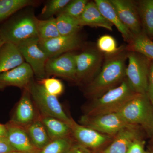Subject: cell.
<instances>
[{
    "label": "cell",
    "mask_w": 153,
    "mask_h": 153,
    "mask_svg": "<svg viewBox=\"0 0 153 153\" xmlns=\"http://www.w3.org/2000/svg\"><path fill=\"white\" fill-rule=\"evenodd\" d=\"M128 51L122 47L117 53L109 55L98 74L87 84L85 95L97 98L121 83L126 78Z\"/></svg>",
    "instance_id": "cell-1"
},
{
    "label": "cell",
    "mask_w": 153,
    "mask_h": 153,
    "mask_svg": "<svg viewBox=\"0 0 153 153\" xmlns=\"http://www.w3.org/2000/svg\"><path fill=\"white\" fill-rule=\"evenodd\" d=\"M137 94L126 78L118 86L93 99L85 115L95 116L117 113Z\"/></svg>",
    "instance_id": "cell-2"
},
{
    "label": "cell",
    "mask_w": 153,
    "mask_h": 153,
    "mask_svg": "<svg viewBox=\"0 0 153 153\" xmlns=\"http://www.w3.org/2000/svg\"><path fill=\"white\" fill-rule=\"evenodd\" d=\"M117 113L129 124L142 128L153 137V105L147 94H137Z\"/></svg>",
    "instance_id": "cell-3"
},
{
    "label": "cell",
    "mask_w": 153,
    "mask_h": 153,
    "mask_svg": "<svg viewBox=\"0 0 153 153\" xmlns=\"http://www.w3.org/2000/svg\"><path fill=\"white\" fill-rule=\"evenodd\" d=\"M36 20L37 18L31 14L11 19L0 28V38L4 43L18 46L30 39L38 38Z\"/></svg>",
    "instance_id": "cell-4"
},
{
    "label": "cell",
    "mask_w": 153,
    "mask_h": 153,
    "mask_svg": "<svg viewBox=\"0 0 153 153\" xmlns=\"http://www.w3.org/2000/svg\"><path fill=\"white\" fill-rule=\"evenodd\" d=\"M26 88L43 116L58 119L71 126L74 120L66 114L57 97L47 92L40 83L33 79Z\"/></svg>",
    "instance_id": "cell-5"
},
{
    "label": "cell",
    "mask_w": 153,
    "mask_h": 153,
    "mask_svg": "<svg viewBox=\"0 0 153 153\" xmlns=\"http://www.w3.org/2000/svg\"><path fill=\"white\" fill-rule=\"evenodd\" d=\"M127 60L126 75L129 83L136 93L147 94L151 60L140 53L131 51H128Z\"/></svg>",
    "instance_id": "cell-6"
},
{
    "label": "cell",
    "mask_w": 153,
    "mask_h": 153,
    "mask_svg": "<svg viewBox=\"0 0 153 153\" xmlns=\"http://www.w3.org/2000/svg\"><path fill=\"white\" fill-rule=\"evenodd\" d=\"M102 57V53L94 48L76 54V83L88 84L93 80L101 69Z\"/></svg>",
    "instance_id": "cell-7"
},
{
    "label": "cell",
    "mask_w": 153,
    "mask_h": 153,
    "mask_svg": "<svg viewBox=\"0 0 153 153\" xmlns=\"http://www.w3.org/2000/svg\"><path fill=\"white\" fill-rule=\"evenodd\" d=\"M80 123L82 125L110 136L116 135L124 129L140 127L129 124L118 113L95 116L85 115L81 118Z\"/></svg>",
    "instance_id": "cell-8"
},
{
    "label": "cell",
    "mask_w": 153,
    "mask_h": 153,
    "mask_svg": "<svg viewBox=\"0 0 153 153\" xmlns=\"http://www.w3.org/2000/svg\"><path fill=\"white\" fill-rule=\"evenodd\" d=\"M17 46L34 75L40 80L47 77L46 65L49 58L39 47L38 38L30 39Z\"/></svg>",
    "instance_id": "cell-9"
},
{
    "label": "cell",
    "mask_w": 153,
    "mask_h": 153,
    "mask_svg": "<svg viewBox=\"0 0 153 153\" xmlns=\"http://www.w3.org/2000/svg\"><path fill=\"white\" fill-rule=\"evenodd\" d=\"M75 55L73 52H69L49 58L46 65L47 77L59 76L76 82Z\"/></svg>",
    "instance_id": "cell-10"
},
{
    "label": "cell",
    "mask_w": 153,
    "mask_h": 153,
    "mask_svg": "<svg viewBox=\"0 0 153 153\" xmlns=\"http://www.w3.org/2000/svg\"><path fill=\"white\" fill-rule=\"evenodd\" d=\"M82 44V40L78 33L60 36L47 41H39V47L47 54L49 59L72 52L80 48Z\"/></svg>",
    "instance_id": "cell-11"
},
{
    "label": "cell",
    "mask_w": 153,
    "mask_h": 153,
    "mask_svg": "<svg viewBox=\"0 0 153 153\" xmlns=\"http://www.w3.org/2000/svg\"><path fill=\"white\" fill-rule=\"evenodd\" d=\"M114 7L120 21L134 35L143 32L137 4L130 0H110Z\"/></svg>",
    "instance_id": "cell-12"
},
{
    "label": "cell",
    "mask_w": 153,
    "mask_h": 153,
    "mask_svg": "<svg viewBox=\"0 0 153 153\" xmlns=\"http://www.w3.org/2000/svg\"><path fill=\"white\" fill-rule=\"evenodd\" d=\"M34 74L26 62L8 71L0 74V90L9 86L27 88L33 79Z\"/></svg>",
    "instance_id": "cell-13"
},
{
    "label": "cell",
    "mask_w": 153,
    "mask_h": 153,
    "mask_svg": "<svg viewBox=\"0 0 153 153\" xmlns=\"http://www.w3.org/2000/svg\"><path fill=\"white\" fill-rule=\"evenodd\" d=\"M71 132L81 145L86 147L98 148L110 139L111 136L104 134L74 121L71 126Z\"/></svg>",
    "instance_id": "cell-14"
},
{
    "label": "cell",
    "mask_w": 153,
    "mask_h": 153,
    "mask_svg": "<svg viewBox=\"0 0 153 153\" xmlns=\"http://www.w3.org/2000/svg\"><path fill=\"white\" fill-rule=\"evenodd\" d=\"M7 138L16 151L37 152L25 128L10 121L6 125Z\"/></svg>",
    "instance_id": "cell-15"
},
{
    "label": "cell",
    "mask_w": 153,
    "mask_h": 153,
    "mask_svg": "<svg viewBox=\"0 0 153 153\" xmlns=\"http://www.w3.org/2000/svg\"><path fill=\"white\" fill-rule=\"evenodd\" d=\"M35 117L36 114L32 97L27 89L25 88L11 121L26 128L36 120Z\"/></svg>",
    "instance_id": "cell-16"
},
{
    "label": "cell",
    "mask_w": 153,
    "mask_h": 153,
    "mask_svg": "<svg viewBox=\"0 0 153 153\" xmlns=\"http://www.w3.org/2000/svg\"><path fill=\"white\" fill-rule=\"evenodd\" d=\"M94 2L104 18L117 28L124 40L130 44L133 40L134 35L120 21L110 0H95Z\"/></svg>",
    "instance_id": "cell-17"
},
{
    "label": "cell",
    "mask_w": 153,
    "mask_h": 153,
    "mask_svg": "<svg viewBox=\"0 0 153 153\" xmlns=\"http://www.w3.org/2000/svg\"><path fill=\"white\" fill-rule=\"evenodd\" d=\"M78 19L81 27L88 26L104 28L111 31L113 30V26L102 16L94 2H88L85 10Z\"/></svg>",
    "instance_id": "cell-18"
},
{
    "label": "cell",
    "mask_w": 153,
    "mask_h": 153,
    "mask_svg": "<svg viewBox=\"0 0 153 153\" xmlns=\"http://www.w3.org/2000/svg\"><path fill=\"white\" fill-rule=\"evenodd\" d=\"M25 62L18 46L5 43L0 48V74L16 68Z\"/></svg>",
    "instance_id": "cell-19"
},
{
    "label": "cell",
    "mask_w": 153,
    "mask_h": 153,
    "mask_svg": "<svg viewBox=\"0 0 153 153\" xmlns=\"http://www.w3.org/2000/svg\"><path fill=\"white\" fill-rule=\"evenodd\" d=\"M139 128H130L121 131L103 153H127L131 143L134 140L140 139Z\"/></svg>",
    "instance_id": "cell-20"
},
{
    "label": "cell",
    "mask_w": 153,
    "mask_h": 153,
    "mask_svg": "<svg viewBox=\"0 0 153 153\" xmlns=\"http://www.w3.org/2000/svg\"><path fill=\"white\" fill-rule=\"evenodd\" d=\"M41 120L51 140L68 137L71 132V126L68 124L58 119L43 116Z\"/></svg>",
    "instance_id": "cell-21"
},
{
    "label": "cell",
    "mask_w": 153,
    "mask_h": 153,
    "mask_svg": "<svg viewBox=\"0 0 153 153\" xmlns=\"http://www.w3.org/2000/svg\"><path fill=\"white\" fill-rule=\"evenodd\" d=\"M138 11L143 32L151 39H153V0L140 1Z\"/></svg>",
    "instance_id": "cell-22"
},
{
    "label": "cell",
    "mask_w": 153,
    "mask_h": 153,
    "mask_svg": "<svg viewBox=\"0 0 153 153\" xmlns=\"http://www.w3.org/2000/svg\"><path fill=\"white\" fill-rule=\"evenodd\" d=\"M26 128L31 142L36 149H42L51 141L41 120H36Z\"/></svg>",
    "instance_id": "cell-23"
},
{
    "label": "cell",
    "mask_w": 153,
    "mask_h": 153,
    "mask_svg": "<svg viewBox=\"0 0 153 153\" xmlns=\"http://www.w3.org/2000/svg\"><path fill=\"white\" fill-rule=\"evenodd\" d=\"M36 30L39 41L49 40L60 36L57 30L56 18L46 19H37Z\"/></svg>",
    "instance_id": "cell-24"
},
{
    "label": "cell",
    "mask_w": 153,
    "mask_h": 153,
    "mask_svg": "<svg viewBox=\"0 0 153 153\" xmlns=\"http://www.w3.org/2000/svg\"><path fill=\"white\" fill-rule=\"evenodd\" d=\"M127 50L140 53L153 61V41L143 32L134 37Z\"/></svg>",
    "instance_id": "cell-25"
},
{
    "label": "cell",
    "mask_w": 153,
    "mask_h": 153,
    "mask_svg": "<svg viewBox=\"0 0 153 153\" xmlns=\"http://www.w3.org/2000/svg\"><path fill=\"white\" fill-rule=\"evenodd\" d=\"M36 3L32 0H0V22L21 9L34 6Z\"/></svg>",
    "instance_id": "cell-26"
},
{
    "label": "cell",
    "mask_w": 153,
    "mask_h": 153,
    "mask_svg": "<svg viewBox=\"0 0 153 153\" xmlns=\"http://www.w3.org/2000/svg\"><path fill=\"white\" fill-rule=\"evenodd\" d=\"M56 20L57 30L60 36H68L78 33L82 27L79 25L78 19L66 14H58Z\"/></svg>",
    "instance_id": "cell-27"
},
{
    "label": "cell",
    "mask_w": 153,
    "mask_h": 153,
    "mask_svg": "<svg viewBox=\"0 0 153 153\" xmlns=\"http://www.w3.org/2000/svg\"><path fill=\"white\" fill-rule=\"evenodd\" d=\"M71 147V140L66 137L51 140L38 153H66Z\"/></svg>",
    "instance_id": "cell-28"
},
{
    "label": "cell",
    "mask_w": 153,
    "mask_h": 153,
    "mask_svg": "<svg viewBox=\"0 0 153 153\" xmlns=\"http://www.w3.org/2000/svg\"><path fill=\"white\" fill-rule=\"evenodd\" d=\"M122 47L118 48L115 39L110 35H103L97 40V49L101 53L108 55H114L121 50Z\"/></svg>",
    "instance_id": "cell-29"
},
{
    "label": "cell",
    "mask_w": 153,
    "mask_h": 153,
    "mask_svg": "<svg viewBox=\"0 0 153 153\" xmlns=\"http://www.w3.org/2000/svg\"><path fill=\"white\" fill-rule=\"evenodd\" d=\"M70 0H50L44 6L41 12V16L44 19L53 17L55 15H58L65 8Z\"/></svg>",
    "instance_id": "cell-30"
},
{
    "label": "cell",
    "mask_w": 153,
    "mask_h": 153,
    "mask_svg": "<svg viewBox=\"0 0 153 153\" xmlns=\"http://www.w3.org/2000/svg\"><path fill=\"white\" fill-rule=\"evenodd\" d=\"M45 90L52 95L58 97L64 91V85L60 79L55 77H46L38 82Z\"/></svg>",
    "instance_id": "cell-31"
},
{
    "label": "cell",
    "mask_w": 153,
    "mask_h": 153,
    "mask_svg": "<svg viewBox=\"0 0 153 153\" xmlns=\"http://www.w3.org/2000/svg\"><path fill=\"white\" fill-rule=\"evenodd\" d=\"M88 2L86 0L71 1L60 13L78 19L85 10Z\"/></svg>",
    "instance_id": "cell-32"
},
{
    "label": "cell",
    "mask_w": 153,
    "mask_h": 153,
    "mask_svg": "<svg viewBox=\"0 0 153 153\" xmlns=\"http://www.w3.org/2000/svg\"><path fill=\"white\" fill-rule=\"evenodd\" d=\"M140 139L134 140L131 143L128 149L127 153H144V144Z\"/></svg>",
    "instance_id": "cell-33"
},
{
    "label": "cell",
    "mask_w": 153,
    "mask_h": 153,
    "mask_svg": "<svg viewBox=\"0 0 153 153\" xmlns=\"http://www.w3.org/2000/svg\"><path fill=\"white\" fill-rule=\"evenodd\" d=\"M15 151L7 137L0 138V153H12Z\"/></svg>",
    "instance_id": "cell-34"
},
{
    "label": "cell",
    "mask_w": 153,
    "mask_h": 153,
    "mask_svg": "<svg viewBox=\"0 0 153 153\" xmlns=\"http://www.w3.org/2000/svg\"><path fill=\"white\" fill-rule=\"evenodd\" d=\"M147 94L151 101H153V61H151L149 80Z\"/></svg>",
    "instance_id": "cell-35"
},
{
    "label": "cell",
    "mask_w": 153,
    "mask_h": 153,
    "mask_svg": "<svg viewBox=\"0 0 153 153\" xmlns=\"http://www.w3.org/2000/svg\"><path fill=\"white\" fill-rule=\"evenodd\" d=\"M66 153H86V151L82 147L76 146L70 149Z\"/></svg>",
    "instance_id": "cell-36"
},
{
    "label": "cell",
    "mask_w": 153,
    "mask_h": 153,
    "mask_svg": "<svg viewBox=\"0 0 153 153\" xmlns=\"http://www.w3.org/2000/svg\"><path fill=\"white\" fill-rule=\"evenodd\" d=\"M7 129L6 125L0 123V138L7 137Z\"/></svg>",
    "instance_id": "cell-37"
},
{
    "label": "cell",
    "mask_w": 153,
    "mask_h": 153,
    "mask_svg": "<svg viewBox=\"0 0 153 153\" xmlns=\"http://www.w3.org/2000/svg\"><path fill=\"white\" fill-rule=\"evenodd\" d=\"M12 153H37V152H19V151H15Z\"/></svg>",
    "instance_id": "cell-38"
},
{
    "label": "cell",
    "mask_w": 153,
    "mask_h": 153,
    "mask_svg": "<svg viewBox=\"0 0 153 153\" xmlns=\"http://www.w3.org/2000/svg\"><path fill=\"white\" fill-rule=\"evenodd\" d=\"M4 41L1 40V39L0 38V48H1V47L2 46L3 44H4Z\"/></svg>",
    "instance_id": "cell-39"
},
{
    "label": "cell",
    "mask_w": 153,
    "mask_h": 153,
    "mask_svg": "<svg viewBox=\"0 0 153 153\" xmlns=\"http://www.w3.org/2000/svg\"><path fill=\"white\" fill-rule=\"evenodd\" d=\"M152 103L153 105V101H152Z\"/></svg>",
    "instance_id": "cell-40"
},
{
    "label": "cell",
    "mask_w": 153,
    "mask_h": 153,
    "mask_svg": "<svg viewBox=\"0 0 153 153\" xmlns=\"http://www.w3.org/2000/svg\"><path fill=\"white\" fill-rule=\"evenodd\" d=\"M144 153H146V152H145Z\"/></svg>",
    "instance_id": "cell-41"
}]
</instances>
